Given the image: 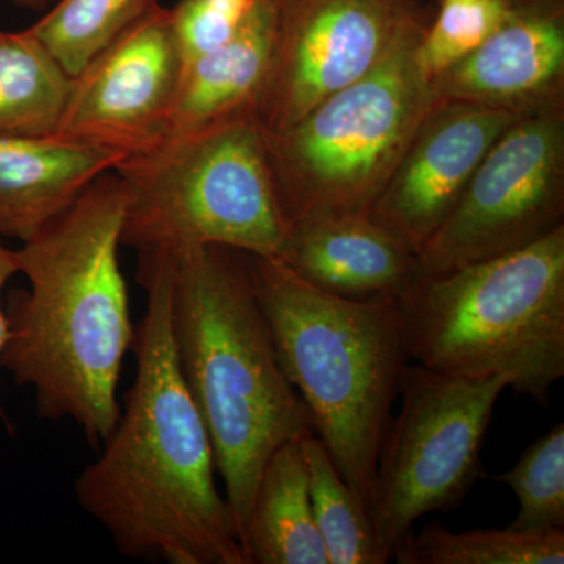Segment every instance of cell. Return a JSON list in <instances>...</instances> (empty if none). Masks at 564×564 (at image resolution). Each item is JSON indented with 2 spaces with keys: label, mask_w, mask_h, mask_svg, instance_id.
<instances>
[{
  "label": "cell",
  "mask_w": 564,
  "mask_h": 564,
  "mask_svg": "<svg viewBox=\"0 0 564 564\" xmlns=\"http://www.w3.org/2000/svg\"><path fill=\"white\" fill-rule=\"evenodd\" d=\"M254 6L256 0H180L170 20L184 66L232 40Z\"/></svg>",
  "instance_id": "24"
},
{
  "label": "cell",
  "mask_w": 564,
  "mask_h": 564,
  "mask_svg": "<svg viewBox=\"0 0 564 564\" xmlns=\"http://www.w3.org/2000/svg\"><path fill=\"white\" fill-rule=\"evenodd\" d=\"M165 251L174 352L242 547L263 467L281 445L315 433L313 417L282 370L243 252L217 245Z\"/></svg>",
  "instance_id": "3"
},
{
  "label": "cell",
  "mask_w": 564,
  "mask_h": 564,
  "mask_svg": "<svg viewBox=\"0 0 564 564\" xmlns=\"http://www.w3.org/2000/svg\"><path fill=\"white\" fill-rule=\"evenodd\" d=\"M18 7L31 10H46L54 6L57 0H13Z\"/></svg>",
  "instance_id": "26"
},
{
  "label": "cell",
  "mask_w": 564,
  "mask_h": 564,
  "mask_svg": "<svg viewBox=\"0 0 564 564\" xmlns=\"http://www.w3.org/2000/svg\"><path fill=\"white\" fill-rule=\"evenodd\" d=\"M18 273H20V261H18L17 250L6 247L0 237V359H2L3 348H6L7 337H9V323H7L6 307L2 304V291L7 282ZM0 415L3 421L9 423L2 402H0Z\"/></svg>",
  "instance_id": "25"
},
{
  "label": "cell",
  "mask_w": 564,
  "mask_h": 564,
  "mask_svg": "<svg viewBox=\"0 0 564 564\" xmlns=\"http://www.w3.org/2000/svg\"><path fill=\"white\" fill-rule=\"evenodd\" d=\"M129 193L117 172L98 177L17 250L28 291L7 300L0 367L35 392L43 421H73L99 451L120 419L122 362L135 343L120 265Z\"/></svg>",
  "instance_id": "2"
},
{
  "label": "cell",
  "mask_w": 564,
  "mask_h": 564,
  "mask_svg": "<svg viewBox=\"0 0 564 564\" xmlns=\"http://www.w3.org/2000/svg\"><path fill=\"white\" fill-rule=\"evenodd\" d=\"M70 76L28 29L0 31V137L52 135Z\"/></svg>",
  "instance_id": "18"
},
{
  "label": "cell",
  "mask_w": 564,
  "mask_h": 564,
  "mask_svg": "<svg viewBox=\"0 0 564 564\" xmlns=\"http://www.w3.org/2000/svg\"><path fill=\"white\" fill-rule=\"evenodd\" d=\"M522 117L481 104L437 102L369 214L417 254L454 210L492 144Z\"/></svg>",
  "instance_id": "12"
},
{
  "label": "cell",
  "mask_w": 564,
  "mask_h": 564,
  "mask_svg": "<svg viewBox=\"0 0 564 564\" xmlns=\"http://www.w3.org/2000/svg\"><path fill=\"white\" fill-rule=\"evenodd\" d=\"M492 480L513 489L518 499V514L508 527L564 532V423L538 437L510 470L492 475Z\"/></svg>",
  "instance_id": "22"
},
{
  "label": "cell",
  "mask_w": 564,
  "mask_h": 564,
  "mask_svg": "<svg viewBox=\"0 0 564 564\" xmlns=\"http://www.w3.org/2000/svg\"><path fill=\"white\" fill-rule=\"evenodd\" d=\"M276 33L278 0H256L232 40L184 66L162 143L258 115L272 70Z\"/></svg>",
  "instance_id": "15"
},
{
  "label": "cell",
  "mask_w": 564,
  "mask_h": 564,
  "mask_svg": "<svg viewBox=\"0 0 564 564\" xmlns=\"http://www.w3.org/2000/svg\"><path fill=\"white\" fill-rule=\"evenodd\" d=\"M425 0H278L273 65L258 118L280 132L425 28Z\"/></svg>",
  "instance_id": "10"
},
{
  "label": "cell",
  "mask_w": 564,
  "mask_h": 564,
  "mask_svg": "<svg viewBox=\"0 0 564 564\" xmlns=\"http://www.w3.org/2000/svg\"><path fill=\"white\" fill-rule=\"evenodd\" d=\"M115 172L129 193L121 245L137 251L217 245L280 256L289 223L258 115L163 141Z\"/></svg>",
  "instance_id": "6"
},
{
  "label": "cell",
  "mask_w": 564,
  "mask_h": 564,
  "mask_svg": "<svg viewBox=\"0 0 564 564\" xmlns=\"http://www.w3.org/2000/svg\"><path fill=\"white\" fill-rule=\"evenodd\" d=\"M311 505L329 564H384L372 521L315 433L302 440Z\"/></svg>",
  "instance_id": "20"
},
{
  "label": "cell",
  "mask_w": 564,
  "mask_h": 564,
  "mask_svg": "<svg viewBox=\"0 0 564 564\" xmlns=\"http://www.w3.org/2000/svg\"><path fill=\"white\" fill-rule=\"evenodd\" d=\"M137 281L148 306L132 347L135 380L74 496L129 558L247 564L215 481L209 432L174 352L165 250L139 251Z\"/></svg>",
  "instance_id": "1"
},
{
  "label": "cell",
  "mask_w": 564,
  "mask_h": 564,
  "mask_svg": "<svg viewBox=\"0 0 564 564\" xmlns=\"http://www.w3.org/2000/svg\"><path fill=\"white\" fill-rule=\"evenodd\" d=\"M415 362L462 378H508L549 403L564 377V225L536 242L436 276L397 296Z\"/></svg>",
  "instance_id": "5"
},
{
  "label": "cell",
  "mask_w": 564,
  "mask_h": 564,
  "mask_svg": "<svg viewBox=\"0 0 564 564\" xmlns=\"http://www.w3.org/2000/svg\"><path fill=\"white\" fill-rule=\"evenodd\" d=\"M508 378H462L408 366L378 456L370 521L384 563L423 516L454 511L480 478L481 451Z\"/></svg>",
  "instance_id": "8"
},
{
  "label": "cell",
  "mask_w": 564,
  "mask_h": 564,
  "mask_svg": "<svg viewBox=\"0 0 564 564\" xmlns=\"http://www.w3.org/2000/svg\"><path fill=\"white\" fill-rule=\"evenodd\" d=\"M278 259L318 291L356 302L400 296L417 278L415 252L370 214L293 221Z\"/></svg>",
  "instance_id": "14"
},
{
  "label": "cell",
  "mask_w": 564,
  "mask_h": 564,
  "mask_svg": "<svg viewBox=\"0 0 564 564\" xmlns=\"http://www.w3.org/2000/svg\"><path fill=\"white\" fill-rule=\"evenodd\" d=\"M182 73L170 9L158 3L70 77L52 135L109 151L122 162L154 150L165 135Z\"/></svg>",
  "instance_id": "11"
},
{
  "label": "cell",
  "mask_w": 564,
  "mask_h": 564,
  "mask_svg": "<svg viewBox=\"0 0 564 564\" xmlns=\"http://www.w3.org/2000/svg\"><path fill=\"white\" fill-rule=\"evenodd\" d=\"M564 106L525 115L497 139L426 240L417 278L524 248L564 225Z\"/></svg>",
  "instance_id": "9"
},
{
  "label": "cell",
  "mask_w": 564,
  "mask_h": 564,
  "mask_svg": "<svg viewBox=\"0 0 564 564\" xmlns=\"http://www.w3.org/2000/svg\"><path fill=\"white\" fill-rule=\"evenodd\" d=\"M122 159L47 137H0V237L32 239Z\"/></svg>",
  "instance_id": "16"
},
{
  "label": "cell",
  "mask_w": 564,
  "mask_h": 564,
  "mask_svg": "<svg viewBox=\"0 0 564 564\" xmlns=\"http://www.w3.org/2000/svg\"><path fill=\"white\" fill-rule=\"evenodd\" d=\"M400 564H563L564 532L529 533L511 529L451 532L430 522L393 551Z\"/></svg>",
  "instance_id": "19"
},
{
  "label": "cell",
  "mask_w": 564,
  "mask_h": 564,
  "mask_svg": "<svg viewBox=\"0 0 564 564\" xmlns=\"http://www.w3.org/2000/svg\"><path fill=\"white\" fill-rule=\"evenodd\" d=\"M302 440L281 445L263 467L242 541L247 564H329L314 521Z\"/></svg>",
  "instance_id": "17"
},
{
  "label": "cell",
  "mask_w": 564,
  "mask_h": 564,
  "mask_svg": "<svg viewBox=\"0 0 564 564\" xmlns=\"http://www.w3.org/2000/svg\"><path fill=\"white\" fill-rule=\"evenodd\" d=\"M513 0H441L417 44L430 80L473 54L510 14Z\"/></svg>",
  "instance_id": "23"
},
{
  "label": "cell",
  "mask_w": 564,
  "mask_h": 564,
  "mask_svg": "<svg viewBox=\"0 0 564 564\" xmlns=\"http://www.w3.org/2000/svg\"><path fill=\"white\" fill-rule=\"evenodd\" d=\"M245 258L282 370L369 513L378 456L411 361L397 296L340 299L302 280L281 259Z\"/></svg>",
  "instance_id": "4"
},
{
  "label": "cell",
  "mask_w": 564,
  "mask_h": 564,
  "mask_svg": "<svg viewBox=\"0 0 564 564\" xmlns=\"http://www.w3.org/2000/svg\"><path fill=\"white\" fill-rule=\"evenodd\" d=\"M432 84L440 101L521 115L564 106V0H513L507 20Z\"/></svg>",
  "instance_id": "13"
},
{
  "label": "cell",
  "mask_w": 564,
  "mask_h": 564,
  "mask_svg": "<svg viewBox=\"0 0 564 564\" xmlns=\"http://www.w3.org/2000/svg\"><path fill=\"white\" fill-rule=\"evenodd\" d=\"M158 3V0H57L28 31L73 77Z\"/></svg>",
  "instance_id": "21"
},
{
  "label": "cell",
  "mask_w": 564,
  "mask_h": 564,
  "mask_svg": "<svg viewBox=\"0 0 564 564\" xmlns=\"http://www.w3.org/2000/svg\"><path fill=\"white\" fill-rule=\"evenodd\" d=\"M425 28L289 128L263 131L289 225L372 209L415 132L440 102L417 61Z\"/></svg>",
  "instance_id": "7"
}]
</instances>
